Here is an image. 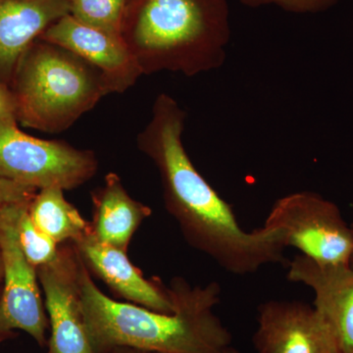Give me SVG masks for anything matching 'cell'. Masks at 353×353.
<instances>
[{"label":"cell","instance_id":"1","mask_svg":"<svg viewBox=\"0 0 353 353\" xmlns=\"http://www.w3.org/2000/svg\"><path fill=\"white\" fill-rule=\"evenodd\" d=\"M185 117L173 97L159 94L152 119L137 138L139 150L159 172L165 208L183 238L234 275L282 263L287 248L283 232L267 226L245 231L232 206L197 171L183 146Z\"/></svg>","mask_w":353,"mask_h":353},{"label":"cell","instance_id":"2","mask_svg":"<svg viewBox=\"0 0 353 353\" xmlns=\"http://www.w3.org/2000/svg\"><path fill=\"white\" fill-rule=\"evenodd\" d=\"M168 288L173 313L122 303L101 292L83 264L81 303L94 352L127 347L163 353H222L231 347L232 334L214 313L221 301L219 284L192 285L175 277Z\"/></svg>","mask_w":353,"mask_h":353},{"label":"cell","instance_id":"3","mask_svg":"<svg viewBox=\"0 0 353 353\" xmlns=\"http://www.w3.org/2000/svg\"><path fill=\"white\" fill-rule=\"evenodd\" d=\"M121 37L143 75L194 77L224 64L231 39L227 0H128Z\"/></svg>","mask_w":353,"mask_h":353},{"label":"cell","instance_id":"4","mask_svg":"<svg viewBox=\"0 0 353 353\" xmlns=\"http://www.w3.org/2000/svg\"><path fill=\"white\" fill-rule=\"evenodd\" d=\"M10 88L17 122L50 134L69 129L110 94L103 75L92 64L41 39L23 53Z\"/></svg>","mask_w":353,"mask_h":353},{"label":"cell","instance_id":"5","mask_svg":"<svg viewBox=\"0 0 353 353\" xmlns=\"http://www.w3.org/2000/svg\"><path fill=\"white\" fill-rule=\"evenodd\" d=\"M99 160L92 150L64 141L29 136L16 123L0 120V176L38 190H74L97 174Z\"/></svg>","mask_w":353,"mask_h":353},{"label":"cell","instance_id":"6","mask_svg":"<svg viewBox=\"0 0 353 353\" xmlns=\"http://www.w3.org/2000/svg\"><path fill=\"white\" fill-rule=\"evenodd\" d=\"M264 226L284 234L285 245L318 263L350 265L353 252L350 225L341 209L313 192H297L279 199Z\"/></svg>","mask_w":353,"mask_h":353},{"label":"cell","instance_id":"7","mask_svg":"<svg viewBox=\"0 0 353 353\" xmlns=\"http://www.w3.org/2000/svg\"><path fill=\"white\" fill-rule=\"evenodd\" d=\"M25 203L0 209V252L4 270L0 294V343L15 336L14 331H24L44 347L50 338V322L37 268L26 259L18 238V215Z\"/></svg>","mask_w":353,"mask_h":353},{"label":"cell","instance_id":"8","mask_svg":"<svg viewBox=\"0 0 353 353\" xmlns=\"http://www.w3.org/2000/svg\"><path fill=\"white\" fill-rule=\"evenodd\" d=\"M83 262L72 243H62L54 261L37 268L50 322L46 353H95L88 340L80 294Z\"/></svg>","mask_w":353,"mask_h":353},{"label":"cell","instance_id":"9","mask_svg":"<svg viewBox=\"0 0 353 353\" xmlns=\"http://www.w3.org/2000/svg\"><path fill=\"white\" fill-rule=\"evenodd\" d=\"M253 343L259 353H340L326 319L296 301L260 304Z\"/></svg>","mask_w":353,"mask_h":353},{"label":"cell","instance_id":"10","mask_svg":"<svg viewBox=\"0 0 353 353\" xmlns=\"http://www.w3.org/2000/svg\"><path fill=\"white\" fill-rule=\"evenodd\" d=\"M66 48L103 75L109 92L123 94L143 75L122 37L79 22L70 14L53 23L39 37Z\"/></svg>","mask_w":353,"mask_h":353},{"label":"cell","instance_id":"11","mask_svg":"<svg viewBox=\"0 0 353 353\" xmlns=\"http://www.w3.org/2000/svg\"><path fill=\"white\" fill-rule=\"evenodd\" d=\"M72 243L90 273L126 303L161 313L175 310L168 285L158 278L145 279L143 272L130 261L127 252L97 240L90 227L87 233Z\"/></svg>","mask_w":353,"mask_h":353},{"label":"cell","instance_id":"12","mask_svg":"<svg viewBox=\"0 0 353 353\" xmlns=\"http://www.w3.org/2000/svg\"><path fill=\"white\" fill-rule=\"evenodd\" d=\"M288 279L307 285L314 307L333 329L340 353H353V268L318 263L303 254L290 261Z\"/></svg>","mask_w":353,"mask_h":353},{"label":"cell","instance_id":"13","mask_svg":"<svg viewBox=\"0 0 353 353\" xmlns=\"http://www.w3.org/2000/svg\"><path fill=\"white\" fill-rule=\"evenodd\" d=\"M70 8L71 0H0V83L10 88L23 53Z\"/></svg>","mask_w":353,"mask_h":353},{"label":"cell","instance_id":"14","mask_svg":"<svg viewBox=\"0 0 353 353\" xmlns=\"http://www.w3.org/2000/svg\"><path fill=\"white\" fill-rule=\"evenodd\" d=\"M90 231L97 240L127 252L134 234L152 208L130 196L117 174L108 173L104 185L92 192Z\"/></svg>","mask_w":353,"mask_h":353},{"label":"cell","instance_id":"15","mask_svg":"<svg viewBox=\"0 0 353 353\" xmlns=\"http://www.w3.org/2000/svg\"><path fill=\"white\" fill-rule=\"evenodd\" d=\"M28 210L34 224L58 245L73 243L90 230V221L83 219L58 188L38 190Z\"/></svg>","mask_w":353,"mask_h":353},{"label":"cell","instance_id":"16","mask_svg":"<svg viewBox=\"0 0 353 353\" xmlns=\"http://www.w3.org/2000/svg\"><path fill=\"white\" fill-rule=\"evenodd\" d=\"M128 0H71L70 15L83 24L121 36Z\"/></svg>","mask_w":353,"mask_h":353},{"label":"cell","instance_id":"17","mask_svg":"<svg viewBox=\"0 0 353 353\" xmlns=\"http://www.w3.org/2000/svg\"><path fill=\"white\" fill-rule=\"evenodd\" d=\"M29 203L21 206L17 219L18 238L26 259L39 268L57 259L60 245L34 224L28 210Z\"/></svg>","mask_w":353,"mask_h":353},{"label":"cell","instance_id":"18","mask_svg":"<svg viewBox=\"0 0 353 353\" xmlns=\"http://www.w3.org/2000/svg\"><path fill=\"white\" fill-rule=\"evenodd\" d=\"M243 6L256 7L275 6L287 12L296 14L319 13L328 10L343 0H240Z\"/></svg>","mask_w":353,"mask_h":353},{"label":"cell","instance_id":"19","mask_svg":"<svg viewBox=\"0 0 353 353\" xmlns=\"http://www.w3.org/2000/svg\"><path fill=\"white\" fill-rule=\"evenodd\" d=\"M38 190L0 176V209L13 204L30 202Z\"/></svg>","mask_w":353,"mask_h":353},{"label":"cell","instance_id":"20","mask_svg":"<svg viewBox=\"0 0 353 353\" xmlns=\"http://www.w3.org/2000/svg\"><path fill=\"white\" fill-rule=\"evenodd\" d=\"M105 353H163L158 352H152V350H139V348L118 347H114L112 350H108Z\"/></svg>","mask_w":353,"mask_h":353},{"label":"cell","instance_id":"21","mask_svg":"<svg viewBox=\"0 0 353 353\" xmlns=\"http://www.w3.org/2000/svg\"><path fill=\"white\" fill-rule=\"evenodd\" d=\"M3 261H2L1 252H0V285H1L2 282H3Z\"/></svg>","mask_w":353,"mask_h":353},{"label":"cell","instance_id":"22","mask_svg":"<svg viewBox=\"0 0 353 353\" xmlns=\"http://www.w3.org/2000/svg\"><path fill=\"white\" fill-rule=\"evenodd\" d=\"M222 353H240L238 352V350H234V347H227L226 350H224Z\"/></svg>","mask_w":353,"mask_h":353},{"label":"cell","instance_id":"23","mask_svg":"<svg viewBox=\"0 0 353 353\" xmlns=\"http://www.w3.org/2000/svg\"><path fill=\"white\" fill-rule=\"evenodd\" d=\"M350 228H352V234H353V222L352 223V224H350ZM350 265L353 268V252L352 253V256H350Z\"/></svg>","mask_w":353,"mask_h":353},{"label":"cell","instance_id":"24","mask_svg":"<svg viewBox=\"0 0 353 353\" xmlns=\"http://www.w3.org/2000/svg\"><path fill=\"white\" fill-rule=\"evenodd\" d=\"M0 294H1V288H0Z\"/></svg>","mask_w":353,"mask_h":353}]
</instances>
